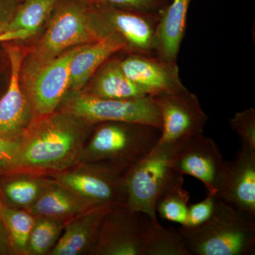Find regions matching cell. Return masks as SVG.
Segmentation results:
<instances>
[{"instance_id": "cell-1", "label": "cell", "mask_w": 255, "mask_h": 255, "mask_svg": "<svg viewBox=\"0 0 255 255\" xmlns=\"http://www.w3.org/2000/svg\"><path fill=\"white\" fill-rule=\"evenodd\" d=\"M83 136L73 119L52 117L31 129L18 141L12 157L4 162L12 168L63 169L76 159Z\"/></svg>"}, {"instance_id": "cell-2", "label": "cell", "mask_w": 255, "mask_h": 255, "mask_svg": "<svg viewBox=\"0 0 255 255\" xmlns=\"http://www.w3.org/2000/svg\"><path fill=\"white\" fill-rule=\"evenodd\" d=\"M190 255H250L255 252V219L216 197L212 216L178 229Z\"/></svg>"}, {"instance_id": "cell-3", "label": "cell", "mask_w": 255, "mask_h": 255, "mask_svg": "<svg viewBox=\"0 0 255 255\" xmlns=\"http://www.w3.org/2000/svg\"><path fill=\"white\" fill-rule=\"evenodd\" d=\"M187 138L158 143L124 176L125 206L157 221L156 203L164 188L180 175L174 168L178 152Z\"/></svg>"}, {"instance_id": "cell-4", "label": "cell", "mask_w": 255, "mask_h": 255, "mask_svg": "<svg viewBox=\"0 0 255 255\" xmlns=\"http://www.w3.org/2000/svg\"><path fill=\"white\" fill-rule=\"evenodd\" d=\"M106 34L93 10L76 3L62 5L50 21L44 36L38 43L26 74L48 63L71 48L100 39Z\"/></svg>"}, {"instance_id": "cell-5", "label": "cell", "mask_w": 255, "mask_h": 255, "mask_svg": "<svg viewBox=\"0 0 255 255\" xmlns=\"http://www.w3.org/2000/svg\"><path fill=\"white\" fill-rule=\"evenodd\" d=\"M161 130L145 124L102 122L87 146V154L94 161L108 160L128 169L158 144Z\"/></svg>"}, {"instance_id": "cell-6", "label": "cell", "mask_w": 255, "mask_h": 255, "mask_svg": "<svg viewBox=\"0 0 255 255\" xmlns=\"http://www.w3.org/2000/svg\"><path fill=\"white\" fill-rule=\"evenodd\" d=\"M68 114L87 123L116 122L145 124L160 129L162 119L155 99L150 96L129 100L98 98L90 94L74 96Z\"/></svg>"}, {"instance_id": "cell-7", "label": "cell", "mask_w": 255, "mask_h": 255, "mask_svg": "<svg viewBox=\"0 0 255 255\" xmlns=\"http://www.w3.org/2000/svg\"><path fill=\"white\" fill-rule=\"evenodd\" d=\"M174 168L182 175L195 177L203 182L208 194L219 196L227 173L219 146L203 134L189 137L174 159Z\"/></svg>"}, {"instance_id": "cell-8", "label": "cell", "mask_w": 255, "mask_h": 255, "mask_svg": "<svg viewBox=\"0 0 255 255\" xmlns=\"http://www.w3.org/2000/svg\"><path fill=\"white\" fill-rule=\"evenodd\" d=\"M153 98L162 119L158 143L177 141L203 134L209 118L197 96L186 89Z\"/></svg>"}, {"instance_id": "cell-9", "label": "cell", "mask_w": 255, "mask_h": 255, "mask_svg": "<svg viewBox=\"0 0 255 255\" xmlns=\"http://www.w3.org/2000/svg\"><path fill=\"white\" fill-rule=\"evenodd\" d=\"M81 46L67 50L26 74L32 104L38 114L49 115L63 100L70 89V63Z\"/></svg>"}, {"instance_id": "cell-10", "label": "cell", "mask_w": 255, "mask_h": 255, "mask_svg": "<svg viewBox=\"0 0 255 255\" xmlns=\"http://www.w3.org/2000/svg\"><path fill=\"white\" fill-rule=\"evenodd\" d=\"M94 11L106 33L115 31L124 37L130 53L155 56L154 41L159 14H145L100 4Z\"/></svg>"}, {"instance_id": "cell-11", "label": "cell", "mask_w": 255, "mask_h": 255, "mask_svg": "<svg viewBox=\"0 0 255 255\" xmlns=\"http://www.w3.org/2000/svg\"><path fill=\"white\" fill-rule=\"evenodd\" d=\"M120 65L128 78L150 97L175 93L187 89L179 76L177 63L130 53L120 59Z\"/></svg>"}, {"instance_id": "cell-12", "label": "cell", "mask_w": 255, "mask_h": 255, "mask_svg": "<svg viewBox=\"0 0 255 255\" xmlns=\"http://www.w3.org/2000/svg\"><path fill=\"white\" fill-rule=\"evenodd\" d=\"M141 213L112 208L101 223L96 252L107 255H143Z\"/></svg>"}, {"instance_id": "cell-13", "label": "cell", "mask_w": 255, "mask_h": 255, "mask_svg": "<svg viewBox=\"0 0 255 255\" xmlns=\"http://www.w3.org/2000/svg\"><path fill=\"white\" fill-rule=\"evenodd\" d=\"M255 219V150L241 146L228 162L227 173L218 197Z\"/></svg>"}, {"instance_id": "cell-14", "label": "cell", "mask_w": 255, "mask_h": 255, "mask_svg": "<svg viewBox=\"0 0 255 255\" xmlns=\"http://www.w3.org/2000/svg\"><path fill=\"white\" fill-rule=\"evenodd\" d=\"M124 50H127V42L115 31L110 32L93 43L82 46L70 63V89L73 91L81 90L104 63Z\"/></svg>"}, {"instance_id": "cell-15", "label": "cell", "mask_w": 255, "mask_h": 255, "mask_svg": "<svg viewBox=\"0 0 255 255\" xmlns=\"http://www.w3.org/2000/svg\"><path fill=\"white\" fill-rule=\"evenodd\" d=\"M8 56L11 66L7 91L0 100V135L20 131L30 118V107L20 85L23 54L17 46H9Z\"/></svg>"}, {"instance_id": "cell-16", "label": "cell", "mask_w": 255, "mask_h": 255, "mask_svg": "<svg viewBox=\"0 0 255 255\" xmlns=\"http://www.w3.org/2000/svg\"><path fill=\"white\" fill-rule=\"evenodd\" d=\"M191 0H171L159 13L156 26L154 54L159 59L177 63L187 26Z\"/></svg>"}, {"instance_id": "cell-17", "label": "cell", "mask_w": 255, "mask_h": 255, "mask_svg": "<svg viewBox=\"0 0 255 255\" xmlns=\"http://www.w3.org/2000/svg\"><path fill=\"white\" fill-rule=\"evenodd\" d=\"M111 206L91 208L81 217L69 223L63 236L60 238L52 255H76L86 250L97 241L101 223Z\"/></svg>"}, {"instance_id": "cell-18", "label": "cell", "mask_w": 255, "mask_h": 255, "mask_svg": "<svg viewBox=\"0 0 255 255\" xmlns=\"http://www.w3.org/2000/svg\"><path fill=\"white\" fill-rule=\"evenodd\" d=\"M111 58L92 77L88 94L109 100H129L147 96L125 75L121 67L120 60Z\"/></svg>"}, {"instance_id": "cell-19", "label": "cell", "mask_w": 255, "mask_h": 255, "mask_svg": "<svg viewBox=\"0 0 255 255\" xmlns=\"http://www.w3.org/2000/svg\"><path fill=\"white\" fill-rule=\"evenodd\" d=\"M58 0H26L0 33V41L24 40L36 34Z\"/></svg>"}, {"instance_id": "cell-20", "label": "cell", "mask_w": 255, "mask_h": 255, "mask_svg": "<svg viewBox=\"0 0 255 255\" xmlns=\"http://www.w3.org/2000/svg\"><path fill=\"white\" fill-rule=\"evenodd\" d=\"M140 228L143 255H190L179 231L166 228L147 215L141 214Z\"/></svg>"}, {"instance_id": "cell-21", "label": "cell", "mask_w": 255, "mask_h": 255, "mask_svg": "<svg viewBox=\"0 0 255 255\" xmlns=\"http://www.w3.org/2000/svg\"><path fill=\"white\" fill-rule=\"evenodd\" d=\"M90 206L65 187H53L40 194L31 212L44 218L63 217L85 211Z\"/></svg>"}, {"instance_id": "cell-22", "label": "cell", "mask_w": 255, "mask_h": 255, "mask_svg": "<svg viewBox=\"0 0 255 255\" xmlns=\"http://www.w3.org/2000/svg\"><path fill=\"white\" fill-rule=\"evenodd\" d=\"M182 174L169 183L159 194L156 203V212L163 219L183 226L187 219L190 195L183 187Z\"/></svg>"}, {"instance_id": "cell-23", "label": "cell", "mask_w": 255, "mask_h": 255, "mask_svg": "<svg viewBox=\"0 0 255 255\" xmlns=\"http://www.w3.org/2000/svg\"><path fill=\"white\" fill-rule=\"evenodd\" d=\"M2 214L14 246L24 251L28 248L30 235L35 224L33 217L24 211L9 209L3 210Z\"/></svg>"}, {"instance_id": "cell-24", "label": "cell", "mask_w": 255, "mask_h": 255, "mask_svg": "<svg viewBox=\"0 0 255 255\" xmlns=\"http://www.w3.org/2000/svg\"><path fill=\"white\" fill-rule=\"evenodd\" d=\"M60 226L53 220L41 219L35 223L30 235L28 248L35 255L47 253L58 239Z\"/></svg>"}, {"instance_id": "cell-25", "label": "cell", "mask_w": 255, "mask_h": 255, "mask_svg": "<svg viewBox=\"0 0 255 255\" xmlns=\"http://www.w3.org/2000/svg\"><path fill=\"white\" fill-rule=\"evenodd\" d=\"M230 127L237 133L241 146L255 150V110L247 109L238 112L229 122Z\"/></svg>"}, {"instance_id": "cell-26", "label": "cell", "mask_w": 255, "mask_h": 255, "mask_svg": "<svg viewBox=\"0 0 255 255\" xmlns=\"http://www.w3.org/2000/svg\"><path fill=\"white\" fill-rule=\"evenodd\" d=\"M8 198L17 205H32L41 193L39 184L31 179H18L5 188Z\"/></svg>"}, {"instance_id": "cell-27", "label": "cell", "mask_w": 255, "mask_h": 255, "mask_svg": "<svg viewBox=\"0 0 255 255\" xmlns=\"http://www.w3.org/2000/svg\"><path fill=\"white\" fill-rule=\"evenodd\" d=\"M97 4L145 14H159L171 0H94Z\"/></svg>"}, {"instance_id": "cell-28", "label": "cell", "mask_w": 255, "mask_h": 255, "mask_svg": "<svg viewBox=\"0 0 255 255\" xmlns=\"http://www.w3.org/2000/svg\"><path fill=\"white\" fill-rule=\"evenodd\" d=\"M216 201V196L208 194L204 200L189 206L187 221L183 227H197L206 222L214 213Z\"/></svg>"}, {"instance_id": "cell-29", "label": "cell", "mask_w": 255, "mask_h": 255, "mask_svg": "<svg viewBox=\"0 0 255 255\" xmlns=\"http://www.w3.org/2000/svg\"><path fill=\"white\" fill-rule=\"evenodd\" d=\"M18 141L6 138L0 135V160L6 161L11 158L17 148Z\"/></svg>"}, {"instance_id": "cell-30", "label": "cell", "mask_w": 255, "mask_h": 255, "mask_svg": "<svg viewBox=\"0 0 255 255\" xmlns=\"http://www.w3.org/2000/svg\"><path fill=\"white\" fill-rule=\"evenodd\" d=\"M15 0H0V23H7L12 16Z\"/></svg>"}, {"instance_id": "cell-31", "label": "cell", "mask_w": 255, "mask_h": 255, "mask_svg": "<svg viewBox=\"0 0 255 255\" xmlns=\"http://www.w3.org/2000/svg\"><path fill=\"white\" fill-rule=\"evenodd\" d=\"M5 223L3 219L2 211L0 207V248H2L7 243L6 241V233L5 231Z\"/></svg>"}, {"instance_id": "cell-32", "label": "cell", "mask_w": 255, "mask_h": 255, "mask_svg": "<svg viewBox=\"0 0 255 255\" xmlns=\"http://www.w3.org/2000/svg\"><path fill=\"white\" fill-rule=\"evenodd\" d=\"M6 23H0V33L3 31V29L6 26Z\"/></svg>"}]
</instances>
